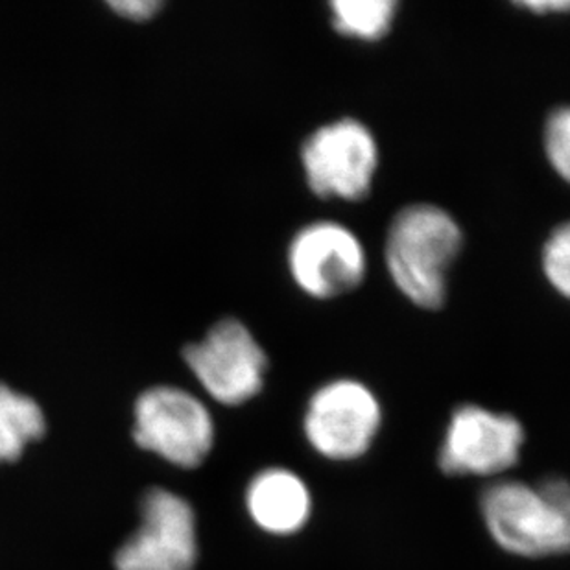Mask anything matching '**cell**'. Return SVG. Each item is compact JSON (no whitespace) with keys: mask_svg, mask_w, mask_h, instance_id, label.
<instances>
[{"mask_svg":"<svg viewBox=\"0 0 570 570\" xmlns=\"http://www.w3.org/2000/svg\"><path fill=\"white\" fill-rule=\"evenodd\" d=\"M491 538L521 558L570 554V484L547 479L539 484L502 480L480 499Z\"/></svg>","mask_w":570,"mask_h":570,"instance_id":"1","label":"cell"},{"mask_svg":"<svg viewBox=\"0 0 570 570\" xmlns=\"http://www.w3.org/2000/svg\"><path fill=\"white\" fill-rule=\"evenodd\" d=\"M456 220L436 205H410L387 232L386 264L399 291L421 308L445 302L446 269L462 249Z\"/></svg>","mask_w":570,"mask_h":570,"instance_id":"2","label":"cell"},{"mask_svg":"<svg viewBox=\"0 0 570 570\" xmlns=\"http://www.w3.org/2000/svg\"><path fill=\"white\" fill-rule=\"evenodd\" d=\"M134 440L176 468L196 469L215 445V421L184 387H148L135 401Z\"/></svg>","mask_w":570,"mask_h":570,"instance_id":"3","label":"cell"},{"mask_svg":"<svg viewBox=\"0 0 570 570\" xmlns=\"http://www.w3.org/2000/svg\"><path fill=\"white\" fill-rule=\"evenodd\" d=\"M184 361L205 392L226 406L258 395L268 367L263 347L235 317L222 320L199 342L187 345Z\"/></svg>","mask_w":570,"mask_h":570,"instance_id":"4","label":"cell"},{"mask_svg":"<svg viewBox=\"0 0 570 570\" xmlns=\"http://www.w3.org/2000/svg\"><path fill=\"white\" fill-rule=\"evenodd\" d=\"M382 410L362 382L342 379L320 387L305 412V436L320 456L350 462L364 456L377 438Z\"/></svg>","mask_w":570,"mask_h":570,"instance_id":"5","label":"cell"},{"mask_svg":"<svg viewBox=\"0 0 570 570\" xmlns=\"http://www.w3.org/2000/svg\"><path fill=\"white\" fill-rule=\"evenodd\" d=\"M308 187L322 198H366L377 170V142L358 120L316 129L302 150Z\"/></svg>","mask_w":570,"mask_h":570,"instance_id":"6","label":"cell"},{"mask_svg":"<svg viewBox=\"0 0 570 570\" xmlns=\"http://www.w3.org/2000/svg\"><path fill=\"white\" fill-rule=\"evenodd\" d=\"M198 561L196 515L189 501L156 488L140 507V527L115 556L117 570H193Z\"/></svg>","mask_w":570,"mask_h":570,"instance_id":"7","label":"cell"},{"mask_svg":"<svg viewBox=\"0 0 570 570\" xmlns=\"http://www.w3.org/2000/svg\"><path fill=\"white\" fill-rule=\"evenodd\" d=\"M524 429L508 414L465 404L452 414L440 449V468L451 476H499L519 462Z\"/></svg>","mask_w":570,"mask_h":570,"instance_id":"8","label":"cell"},{"mask_svg":"<svg viewBox=\"0 0 570 570\" xmlns=\"http://www.w3.org/2000/svg\"><path fill=\"white\" fill-rule=\"evenodd\" d=\"M288 266L303 292L328 299L361 285L366 275V254L347 227L336 222H314L292 240Z\"/></svg>","mask_w":570,"mask_h":570,"instance_id":"9","label":"cell"},{"mask_svg":"<svg viewBox=\"0 0 570 570\" xmlns=\"http://www.w3.org/2000/svg\"><path fill=\"white\" fill-rule=\"evenodd\" d=\"M246 508L252 521L272 535H292L305 528L313 497L308 485L288 469H266L249 482Z\"/></svg>","mask_w":570,"mask_h":570,"instance_id":"10","label":"cell"},{"mask_svg":"<svg viewBox=\"0 0 570 570\" xmlns=\"http://www.w3.org/2000/svg\"><path fill=\"white\" fill-rule=\"evenodd\" d=\"M47 432L41 404L27 393L0 382V463H11L22 456L27 446Z\"/></svg>","mask_w":570,"mask_h":570,"instance_id":"11","label":"cell"},{"mask_svg":"<svg viewBox=\"0 0 570 570\" xmlns=\"http://www.w3.org/2000/svg\"><path fill=\"white\" fill-rule=\"evenodd\" d=\"M333 24L351 38L381 39L392 27L397 2L393 0H334Z\"/></svg>","mask_w":570,"mask_h":570,"instance_id":"12","label":"cell"},{"mask_svg":"<svg viewBox=\"0 0 570 570\" xmlns=\"http://www.w3.org/2000/svg\"><path fill=\"white\" fill-rule=\"evenodd\" d=\"M544 274L556 291L570 299V222L558 227L543 254Z\"/></svg>","mask_w":570,"mask_h":570,"instance_id":"13","label":"cell"},{"mask_svg":"<svg viewBox=\"0 0 570 570\" xmlns=\"http://www.w3.org/2000/svg\"><path fill=\"white\" fill-rule=\"evenodd\" d=\"M544 146L556 173L570 184V108L560 109L550 117Z\"/></svg>","mask_w":570,"mask_h":570,"instance_id":"14","label":"cell"},{"mask_svg":"<svg viewBox=\"0 0 570 570\" xmlns=\"http://www.w3.org/2000/svg\"><path fill=\"white\" fill-rule=\"evenodd\" d=\"M109 8L117 16L125 17L129 21L142 22L148 21L161 10L163 2L157 0H109Z\"/></svg>","mask_w":570,"mask_h":570,"instance_id":"15","label":"cell"},{"mask_svg":"<svg viewBox=\"0 0 570 570\" xmlns=\"http://www.w3.org/2000/svg\"><path fill=\"white\" fill-rule=\"evenodd\" d=\"M527 10L535 11V13H549V11H569L570 0H532V2H521Z\"/></svg>","mask_w":570,"mask_h":570,"instance_id":"16","label":"cell"}]
</instances>
